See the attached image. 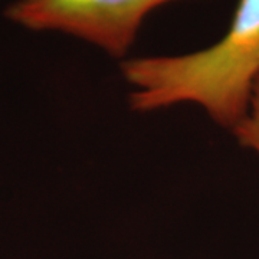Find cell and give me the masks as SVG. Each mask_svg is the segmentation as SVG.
Instances as JSON below:
<instances>
[{
	"instance_id": "cell-1",
	"label": "cell",
	"mask_w": 259,
	"mask_h": 259,
	"mask_svg": "<svg viewBox=\"0 0 259 259\" xmlns=\"http://www.w3.org/2000/svg\"><path fill=\"white\" fill-rule=\"evenodd\" d=\"M121 72L133 88L134 111L194 104L233 131L248 112L259 78V0H238L226 33L210 47L183 55L127 58Z\"/></svg>"
},
{
	"instance_id": "cell-3",
	"label": "cell",
	"mask_w": 259,
	"mask_h": 259,
	"mask_svg": "<svg viewBox=\"0 0 259 259\" xmlns=\"http://www.w3.org/2000/svg\"><path fill=\"white\" fill-rule=\"evenodd\" d=\"M232 133L242 147L253 150L259 154V78L253 87L248 112Z\"/></svg>"
},
{
	"instance_id": "cell-2",
	"label": "cell",
	"mask_w": 259,
	"mask_h": 259,
	"mask_svg": "<svg viewBox=\"0 0 259 259\" xmlns=\"http://www.w3.org/2000/svg\"><path fill=\"white\" fill-rule=\"evenodd\" d=\"M173 2L180 0H18L6 16L30 30L78 37L124 61L144 19Z\"/></svg>"
}]
</instances>
